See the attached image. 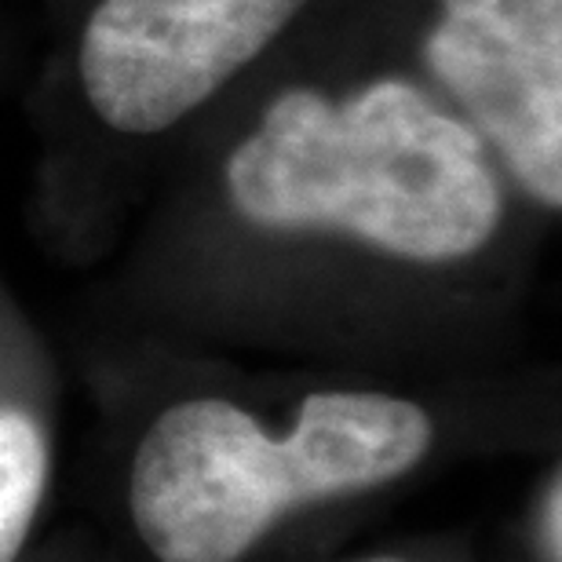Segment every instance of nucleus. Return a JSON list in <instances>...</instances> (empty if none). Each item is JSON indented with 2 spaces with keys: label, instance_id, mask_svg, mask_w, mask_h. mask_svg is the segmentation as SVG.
<instances>
[{
  "label": "nucleus",
  "instance_id": "nucleus-1",
  "mask_svg": "<svg viewBox=\"0 0 562 562\" xmlns=\"http://www.w3.org/2000/svg\"><path fill=\"white\" fill-rule=\"evenodd\" d=\"M223 187L252 227L340 234L417 267L471 260L504 220L490 146L402 77L344 99L281 92L231 150Z\"/></svg>",
  "mask_w": 562,
  "mask_h": 562
},
{
  "label": "nucleus",
  "instance_id": "nucleus-2",
  "mask_svg": "<svg viewBox=\"0 0 562 562\" xmlns=\"http://www.w3.org/2000/svg\"><path fill=\"white\" fill-rule=\"evenodd\" d=\"M435 435L420 402L369 387L314 391L289 427L231 398H183L132 449L125 512L154 562H241L303 512L395 486Z\"/></svg>",
  "mask_w": 562,
  "mask_h": 562
},
{
  "label": "nucleus",
  "instance_id": "nucleus-3",
  "mask_svg": "<svg viewBox=\"0 0 562 562\" xmlns=\"http://www.w3.org/2000/svg\"><path fill=\"white\" fill-rule=\"evenodd\" d=\"M314 0H99L77 41L92 114L157 136L241 77Z\"/></svg>",
  "mask_w": 562,
  "mask_h": 562
},
{
  "label": "nucleus",
  "instance_id": "nucleus-4",
  "mask_svg": "<svg viewBox=\"0 0 562 562\" xmlns=\"http://www.w3.org/2000/svg\"><path fill=\"white\" fill-rule=\"evenodd\" d=\"M424 63L537 205L562 209V0H438Z\"/></svg>",
  "mask_w": 562,
  "mask_h": 562
},
{
  "label": "nucleus",
  "instance_id": "nucleus-5",
  "mask_svg": "<svg viewBox=\"0 0 562 562\" xmlns=\"http://www.w3.org/2000/svg\"><path fill=\"white\" fill-rule=\"evenodd\" d=\"M52 482V442L44 424L19 406H0V562H15Z\"/></svg>",
  "mask_w": 562,
  "mask_h": 562
},
{
  "label": "nucleus",
  "instance_id": "nucleus-6",
  "mask_svg": "<svg viewBox=\"0 0 562 562\" xmlns=\"http://www.w3.org/2000/svg\"><path fill=\"white\" fill-rule=\"evenodd\" d=\"M533 544L541 562H562V475L552 471L533 515Z\"/></svg>",
  "mask_w": 562,
  "mask_h": 562
},
{
  "label": "nucleus",
  "instance_id": "nucleus-7",
  "mask_svg": "<svg viewBox=\"0 0 562 562\" xmlns=\"http://www.w3.org/2000/svg\"><path fill=\"white\" fill-rule=\"evenodd\" d=\"M347 562H409L406 555H362V559H347Z\"/></svg>",
  "mask_w": 562,
  "mask_h": 562
}]
</instances>
